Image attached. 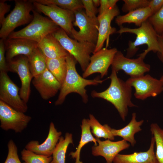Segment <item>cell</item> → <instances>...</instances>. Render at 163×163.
<instances>
[{
  "label": "cell",
  "instance_id": "cell-1",
  "mask_svg": "<svg viewBox=\"0 0 163 163\" xmlns=\"http://www.w3.org/2000/svg\"><path fill=\"white\" fill-rule=\"evenodd\" d=\"M117 73L112 68L111 74L107 78L111 80L109 87L101 92L93 90L91 95L93 98H102L111 103L117 110L122 120L125 121L128 107L137 106L131 101L132 87L119 78Z\"/></svg>",
  "mask_w": 163,
  "mask_h": 163
},
{
  "label": "cell",
  "instance_id": "cell-2",
  "mask_svg": "<svg viewBox=\"0 0 163 163\" xmlns=\"http://www.w3.org/2000/svg\"><path fill=\"white\" fill-rule=\"evenodd\" d=\"M66 60L67 73L58 99L55 102V105L62 104L67 96L72 93L78 94L82 97L83 101L86 103L88 101V96L85 87L88 85H97L101 84L106 79L101 80L98 78L93 79H86L78 73L76 68L77 62L72 56L68 53L66 57Z\"/></svg>",
  "mask_w": 163,
  "mask_h": 163
},
{
  "label": "cell",
  "instance_id": "cell-3",
  "mask_svg": "<svg viewBox=\"0 0 163 163\" xmlns=\"http://www.w3.org/2000/svg\"><path fill=\"white\" fill-rule=\"evenodd\" d=\"M117 32L120 34L129 33L134 34L136 36L134 41L129 42L126 56L127 58H130L133 56L138 50V47L143 44L146 45L147 48L138 56L145 58L147 54L151 51L154 53H158L160 51L158 40L159 35L148 20L143 23L137 28H131L120 26Z\"/></svg>",
  "mask_w": 163,
  "mask_h": 163
},
{
  "label": "cell",
  "instance_id": "cell-4",
  "mask_svg": "<svg viewBox=\"0 0 163 163\" xmlns=\"http://www.w3.org/2000/svg\"><path fill=\"white\" fill-rule=\"evenodd\" d=\"M33 18L26 27L13 31L8 38H22L40 42L47 35L51 34L60 28L52 20L42 16L34 9L32 11Z\"/></svg>",
  "mask_w": 163,
  "mask_h": 163
},
{
  "label": "cell",
  "instance_id": "cell-5",
  "mask_svg": "<svg viewBox=\"0 0 163 163\" xmlns=\"http://www.w3.org/2000/svg\"><path fill=\"white\" fill-rule=\"evenodd\" d=\"M52 34L59 41L62 47L74 57L84 72L89 63L90 55L94 53L96 44L87 42H79L72 38L60 28Z\"/></svg>",
  "mask_w": 163,
  "mask_h": 163
},
{
  "label": "cell",
  "instance_id": "cell-6",
  "mask_svg": "<svg viewBox=\"0 0 163 163\" xmlns=\"http://www.w3.org/2000/svg\"><path fill=\"white\" fill-rule=\"evenodd\" d=\"M14 9L6 17L1 25L0 37L5 40L17 27L31 21L33 15L30 14L34 8L31 0H15Z\"/></svg>",
  "mask_w": 163,
  "mask_h": 163
},
{
  "label": "cell",
  "instance_id": "cell-7",
  "mask_svg": "<svg viewBox=\"0 0 163 163\" xmlns=\"http://www.w3.org/2000/svg\"><path fill=\"white\" fill-rule=\"evenodd\" d=\"M75 20L73 24L78 27L79 31L74 29L72 32V37L79 42H87L96 44L98 35L99 24L97 18L88 17L83 9L74 12Z\"/></svg>",
  "mask_w": 163,
  "mask_h": 163
},
{
  "label": "cell",
  "instance_id": "cell-8",
  "mask_svg": "<svg viewBox=\"0 0 163 163\" xmlns=\"http://www.w3.org/2000/svg\"><path fill=\"white\" fill-rule=\"evenodd\" d=\"M31 1L37 11L48 17L71 37L72 32L74 29L73 24L75 19L74 12L55 5H44Z\"/></svg>",
  "mask_w": 163,
  "mask_h": 163
},
{
  "label": "cell",
  "instance_id": "cell-9",
  "mask_svg": "<svg viewBox=\"0 0 163 163\" xmlns=\"http://www.w3.org/2000/svg\"><path fill=\"white\" fill-rule=\"evenodd\" d=\"M131 87L134 88V95L138 99L144 100L150 97H155L163 91V84L160 79L147 74L131 77L126 81Z\"/></svg>",
  "mask_w": 163,
  "mask_h": 163
},
{
  "label": "cell",
  "instance_id": "cell-10",
  "mask_svg": "<svg viewBox=\"0 0 163 163\" xmlns=\"http://www.w3.org/2000/svg\"><path fill=\"white\" fill-rule=\"evenodd\" d=\"M18 87L11 79L6 72L0 73V100L18 111L25 113L27 103L21 98Z\"/></svg>",
  "mask_w": 163,
  "mask_h": 163
},
{
  "label": "cell",
  "instance_id": "cell-11",
  "mask_svg": "<svg viewBox=\"0 0 163 163\" xmlns=\"http://www.w3.org/2000/svg\"><path fill=\"white\" fill-rule=\"evenodd\" d=\"M31 119L30 116L16 110L0 100V127L3 130L11 129L16 133H21Z\"/></svg>",
  "mask_w": 163,
  "mask_h": 163
},
{
  "label": "cell",
  "instance_id": "cell-12",
  "mask_svg": "<svg viewBox=\"0 0 163 163\" xmlns=\"http://www.w3.org/2000/svg\"><path fill=\"white\" fill-rule=\"evenodd\" d=\"M144 59L140 56L136 59L128 58L124 56L121 51L118 50L113 59L111 68L117 73L123 70L131 77L143 75L150 69V65L144 62Z\"/></svg>",
  "mask_w": 163,
  "mask_h": 163
},
{
  "label": "cell",
  "instance_id": "cell-13",
  "mask_svg": "<svg viewBox=\"0 0 163 163\" xmlns=\"http://www.w3.org/2000/svg\"><path fill=\"white\" fill-rule=\"evenodd\" d=\"M8 71L16 73L21 82L19 94L22 99L27 103L30 94V82L33 78L30 72L28 58L21 56L16 59L8 61Z\"/></svg>",
  "mask_w": 163,
  "mask_h": 163
},
{
  "label": "cell",
  "instance_id": "cell-14",
  "mask_svg": "<svg viewBox=\"0 0 163 163\" xmlns=\"http://www.w3.org/2000/svg\"><path fill=\"white\" fill-rule=\"evenodd\" d=\"M117 51L115 47L110 49L107 47L103 48L93 53L91 56L88 66L83 72L82 77L86 78L96 73H100L101 78L107 75L108 68L111 65L114 56Z\"/></svg>",
  "mask_w": 163,
  "mask_h": 163
},
{
  "label": "cell",
  "instance_id": "cell-15",
  "mask_svg": "<svg viewBox=\"0 0 163 163\" xmlns=\"http://www.w3.org/2000/svg\"><path fill=\"white\" fill-rule=\"evenodd\" d=\"M32 83L44 100L55 96L61 85L47 68L41 74L33 78Z\"/></svg>",
  "mask_w": 163,
  "mask_h": 163
},
{
  "label": "cell",
  "instance_id": "cell-16",
  "mask_svg": "<svg viewBox=\"0 0 163 163\" xmlns=\"http://www.w3.org/2000/svg\"><path fill=\"white\" fill-rule=\"evenodd\" d=\"M120 13L119 9L116 5L97 17L99 24L98 35L94 53L102 49L104 42L108 39L110 35L116 32V28L111 26V23Z\"/></svg>",
  "mask_w": 163,
  "mask_h": 163
},
{
  "label": "cell",
  "instance_id": "cell-17",
  "mask_svg": "<svg viewBox=\"0 0 163 163\" xmlns=\"http://www.w3.org/2000/svg\"><path fill=\"white\" fill-rule=\"evenodd\" d=\"M96 139L98 145L92 147V154L94 156L103 157L106 163H112L115 157L120 151L128 148L130 146L127 141L123 139L113 142L109 139L102 141L99 139Z\"/></svg>",
  "mask_w": 163,
  "mask_h": 163
},
{
  "label": "cell",
  "instance_id": "cell-18",
  "mask_svg": "<svg viewBox=\"0 0 163 163\" xmlns=\"http://www.w3.org/2000/svg\"><path fill=\"white\" fill-rule=\"evenodd\" d=\"M55 128L53 123L51 122L50 125L48 134L45 141L39 144L37 140H32L25 146V149L36 154L51 156L58 143L62 134Z\"/></svg>",
  "mask_w": 163,
  "mask_h": 163
},
{
  "label": "cell",
  "instance_id": "cell-19",
  "mask_svg": "<svg viewBox=\"0 0 163 163\" xmlns=\"http://www.w3.org/2000/svg\"><path fill=\"white\" fill-rule=\"evenodd\" d=\"M4 44L8 61L19 55H23L28 57L38 47L37 42L22 38H7L4 40Z\"/></svg>",
  "mask_w": 163,
  "mask_h": 163
},
{
  "label": "cell",
  "instance_id": "cell-20",
  "mask_svg": "<svg viewBox=\"0 0 163 163\" xmlns=\"http://www.w3.org/2000/svg\"><path fill=\"white\" fill-rule=\"evenodd\" d=\"M155 140L152 135L148 150L144 152H134L130 154H118L114 158L113 163H158L154 151Z\"/></svg>",
  "mask_w": 163,
  "mask_h": 163
},
{
  "label": "cell",
  "instance_id": "cell-21",
  "mask_svg": "<svg viewBox=\"0 0 163 163\" xmlns=\"http://www.w3.org/2000/svg\"><path fill=\"white\" fill-rule=\"evenodd\" d=\"M37 46L47 58L65 57L69 53L52 34L44 37L38 43Z\"/></svg>",
  "mask_w": 163,
  "mask_h": 163
},
{
  "label": "cell",
  "instance_id": "cell-22",
  "mask_svg": "<svg viewBox=\"0 0 163 163\" xmlns=\"http://www.w3.org/2000/svg\"><path fill=\"white\" fill-rule=\"evenodd\" d=\"M152 15L151 10L147 7L129 11L125 15H119L116 18L115 22L120 27L124 23H134L139 27Z\"/></svg>",
  "mask_w": 163,
  "mask_h": 163
},
{
  "label": "cell",
  "instance_id": "cell-23",
  "mask_svg": "<svg viewBox=\"0 0 163 163\" xmlns=\"http://www.w3.org/2000/svg\"><path fill=\"white\" fill-rule=\"evenodd\" d=\"M136 117V113H133L131 121L126 126L120 129L112 128L111 130V133L114 136L121 137L123 139L129 142L132 146H134L136 143L134 136L142 130L140 127L144 121L143 120L137 121Z\"/></svg>",
  "mask_w": 163,
  "mask_h": 163
},
{
  "label": "cell",
  "instance_id": "cell-24",
  "mask_svg": "<svg viewBox=\"0 0 163 163\" xmlns=\"http://www.w3.org/2000/svg\"><path fill=\"white\" fill-rule=\"evenodd\" d=\"M81 128L82 134L79 144L76 148V151L75 152H71L69 155L73 158H75V163H83L80 160V154L82 148L85 145L92 142L94 143L95 145H97V139L94 137L91 134L88 119H84L82 120Z\"/></svg>",
  "mask_w": 163,
  "mask_h": 163
},
{
  "label": "cell",
  "instance_id": "cell-25",
  "mask_svg": "<svg viewBox=\"0 0 163 163\" xmlns=\"http://www.w3.org/2000/svg\"><path fill=\"white\" fill-rule=\"evenodd\" d=\"M46 60L47 68L62 85L67 73L66 57L55 59L46 58Z\"/></svg>",
  "mask_w": 163,
  "mask_h": 163
},
{
  "label": "cell",
  "instance_id": "cell-26",
  "mask_svg": "<svg viewBox=\"0 0 163 163\" xmlns=\"http://www.w3.org/2000/svg\"><path fill=\"white\" fill-rule=\"evenodd\" d=\"M27 58L33 78L42 73L47 68L46 58L38 47Z\"/></svg>",
  "mask_w": 163,
  "mask_h": 163
},
{
  "label": "cell",
  "instance_id": "cell-27",
  "mask_svg": "<svg viewBox=\"0 0 163 163\" xmlns=\"http://www.w3.org/2000/svg\"><path fill=\"white\" fill-rule=\"evenodd\" d=\"M73 143L72 134L66 133L65 137L61 136L52 154V160L50 163H65L66 154L69 144Z\"/></svg>",
  "mask_w": 163,
  "mask_h": 163
},
{
  "label": "cell",
  "instance_id": "cell-28",
  "mask_svg": "<svg viewBox=\"0 0 163 163\" xmlns=\"http://www.w3.org/2000/svg\"><path fill=\"white\" fill-rule=\"evenodd\" d=\"M89 117L88 123L91 129L92 133L96 138H104L110 140H114L115 136L111 133L112 128L109 125L107 124L102 125L91 114H90Z\"/></svg>",
  "mask_w": 163,
  "mask_h": 163
},
{
  "label": "cell",
  "instance_id": "cell-29",
  "mask_svg": "<svg viewBox=\"0 0 163 163\" xmlns=\"http://www.w3.org/2000/svg\"><path fill=\"white\" fill-rule=\"evenodd\" d=\"M44 5H55L62 9L74 12L84 8L81 0H33Z\"/></svg>",
  "mask_w": 163,
  "mask_h": 163
},
{
  "label": "cell",
  "instance_id": "cell-30",
  "mask_svg": "<svg viewBox=\"0 0 163 163\" xmlns=\"http://www.w3.org/2000/svg\"><path fill=\"white\" fill-rule=\"evenodd\" d=\"M150 130L156 146L155 156L158 163H163V129L156 123L150 125Z\"/></svg>",
  "mask_w": 163,
  "mask_h": 163
},
{
  "label": "cell",
  "instance_id": "cell-31",
  "mask_svg": "<svg viewBox=\"0 0 163 163\" xmlns=\"http://www.w3.org/2000/svg\"><path fill=\"white\" fill-rule=\"evenodd\" d=\"M22 160L23 163H50L52 157L37 154L24 149L21 152Z\"/></svg>",
  "mask_w": 163,
  "mask_h": 163
},
{
  "label": "cell",
  "instance_id": "cell-32",
  "mask_svg": "<svg viewBox=\"0 0 163 163\" xmlns=\"http://www.w3.org/2000/svg\"><path fill=\"white\" fill-rule=\"evenodd\" d=\"M159 35L163 33V6L148 19Z\"/></svg>",
  "mask_w": 163,
  "mask_h": 163
},
{
  "label": "cell",
  "instance_id": "cell-33",
  "mask_svg": "<svg viewBox=\"0 0 163 163\" xmlns=\"http://www.w3.org/2000/svg\"><path fill=\"white\" fill-rule=\"evenodd\" d=\"M124 2L122 10L124 12L140 8L148 7L150 0H123Z\"/></svg>",
  "mask_w": 163,
  "mask_h": 163
},
{
  "label": "cell",
  "instance_id": "cell-34",
  "mask_svg": "<svg viewBox=\"0 0 163 163\" xmlns=\"http://www.w3.org/2000/svg\"><path fill=\"white\" fill-rule=\"evenodd\" d=\"M8 154L4 163H21L18 154L17 147L12 139L8 144Z\"/></svg>",
  "mask_w": 163,
  "mask_h": 163
},
{
  "label": "cell",
  "instance_id": "cell-35",
  "mask_svg": "<svg viewBox=\"0 0 163 163\" xmlns=\"http://www.w3.org/2000/svg\"><path fill=\"white\" fill-rule=\"evenodd\" d=\"M81 0L86 15L91 18H97L96 16L97 12V8L94 4L92 0Z\"/></svg>",
  "mask_w": 163,
  "mask_h": 163
},
{
  "label": "cell",
  "instance_id": "cell-36",
  "mask_svg": "<svg viewBox=\"0 0 163 163\" xmlns=\"http://www.w3.org/2000/svg\"><path fill=\"white\" fill-rule=\"evenodd\" d=\"M5 51L4 40L1 39L0 40V71L1 72H7L8 71L7 63L5 57Z\"/></svg>",
  "mask_w": 163,
  "mask_h": 163
},
{
  "label": "cell",
  "instance_id": "cell-37",
  "mask_svg": "<svg viewBox=\"0 0 163 163\" xmlns=\"http://www.w3.org/2000/svg\"><path fill=\"white\" fill-rule=\"evenodd\" d=\"M118 0H100V5L98 16L102 15L105 11L116 5Z\"/></svg>",
  "mask_w": 163,
  "mask_h": 163
},
{
  "label": "cell",
  "instance_id": "cell-38",
  "mask_svg": "<svg viewBox=\"0 0 163 163\" xmlns=\"http://www.w3.org/2000/svg\"><path fill=\"white\" fill-rule=\"evenodd\" d=\"M6 0L0 1V25H1L5 17V15L9 11L11 6L5 2Z\"/></svg>",
  "mask_w": 163,
  "mask_h": 163
},
{
  "label": "cell",
  "instance_id": "cell-39",
  "mask_svg": "<svg viewBox=\"0 0 163 163\" xmlns=\"http://www.w3.org/2000/svg\"><path fill=\"white\" fill-rule=\"evenodd\" d=\"M163 6V0H150L148 7L152 15L158 12Z\"/></svg>",
  "mask_w": 163,
  "mask_h": 163
},
{
  "label": "cell",
  "instance_id": "cell-40",
  "mask_svg": "<svg viewBox=\"0 0 163 163\" xmlns=\"http://www.w3.org/2000/svg\"><path fill=\"white\" fill-rule=\"evenodd\" d=\"M158 40L160 51L157 53L158 56L160 60L163 62V38L159 35Z\"/></svg>",
  "mask_w": 163,
  "mask_h": 163
},
{
  "label": "cell",
  "instance_id": "cell-41",
  "mask_svg": "<svg viewBox=\"0 0 163 163\" xmlns=\"http://www.w3.org/2000/svg\"><path fill=\"white\" fill-rule=\"evenodd\" d=\"M94 6L97 8L100 5V0H92Z\"/></svg>",
  "mask_w": 163,
  "mask_h": 163
},
{
  "label": "cell",
  "instance_id": "cell-42",
  "mask_svg": "<svg viewBox=\"0 0 163 163\" xmlns=\"http://www.w3.org/2000/svg\"><path fill=\"white\" fill-rule=\"evenodd\" d=\"M160 79L163 84V75L161 77Z\"/></svg>",
  "mask_w": 163,
  "mask_h": 163
},
{
  "label": "cell",
  "instance_id": "cell-43",
  "mask_svg": "<svg viewBox=\"0 0 163 163\" xmlns=\"http://www.w3.org/2000/svg\"><path fill=\"white\" fill-rule=\"evenodd\" d=\"M162 38H163V33H162V34L160 35Z\"/></svg>",
  "mask_w": 163,
  "mask_h": 163
}]
</instances>
